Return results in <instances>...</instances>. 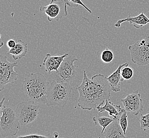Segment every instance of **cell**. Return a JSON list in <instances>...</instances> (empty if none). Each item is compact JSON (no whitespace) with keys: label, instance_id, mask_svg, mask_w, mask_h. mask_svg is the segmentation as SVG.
<instances>
[{"label":"cell","instance_id":"obj_9","mask_svg":"<svg viewBox=\"0 0 149 138\" xmlns=\"http://www.w3.org/2000/svg\"><path fill=\"white\" fill-rule=\"evenodd\" d=\"M67 6L64 1L51 0V2L47 6L40 8V11L47 15L49 22L57 21L68 15Z\"/></svg>","mask_w":149,"mask_h":138},{"label":"cell","instance_id":"obj_19","mask_svg":"<svg viewBox=\"0 0 149 138\" xmlns=\"http://www.w3.org/2000/svg\"><path fill=\"white\" fill-rule=\"evenodd\" d=\"M134 75V71L128 66H124L121 70V81L128 80Z\"/></svg>","mask_w":149,"mask_h":138},{"label":"cell","instance_id":"obj_13","mask_svg":"<svg viewBox=\"0 0 149 138\" xmlns=\"http://www.w3.org/2000/svg\"><path fill=\"white\" fill-rule=\"evenodd\" d=\"M96 109L100 113L107 112L110 116L113 117V119H119L120 115L125 110L123 109L120 105H115L110 102V100H106L104 105L102 106H97Z\"/></svg>","mask_w":149,"mask_h":138},{"label":"cell","instance_id":"obj_29","mask_svg":"<svg viewBox=\"0 0 149 138\" xmlns=\"http://www.w3.org/2000/svg\"><path fill=\"white\" fill-rule=\"evenodd\" d=\"M128 1H131V0H128Z\"/></svg>","mask_w":149,"mask_h":138},{"label":"cell","instance_id":"obj_11","mask_svg":"<svg viewBox=\"0 0 149 138\" xmlns=\"http://www.w3.org/2000/svg\"><path fill=\"white\" fill-rule=\"evenodd\" d=\"M68 55V53H65L60 56H52L49 53H47L43 62L46 72L51 74L52 71H56L64 59Z\"/></svg>","mask_w":149,"mask_h":138},{"label":"cell","instance_id":"obj_23","mask_svg":"<svg viewBox=\"0 0 149 138\" xmlns=\"http://www.w3.org/2000/svg\"><path fill=\"white\" fill-rule=\"evenodd\" d=\"M16 138H54L53 136L51 135V134L48 133L45 135H38L36 134H33L30 135H24V136H19Z\"/></svg>","mask_w":149,"mask_h":138},{"label":"cell","instance_id":"obj_15","mask_svg":"<svg viewBox=\"0 0 149 138\" xmlns=\"http://www.w3.org/2000/svg\"><path fill=\"white\" fill-rule=\"evenodd\" d=\"M128 62L119 65L118 68L107 78L108 81L110 84L112 91L114 92H119L120 91V82H121V70L124 66H128Z\"/></svg>","mask_w":149,"mask_h":138},{"label":"cell","instance_id":"obj_18","mask_svg":"<svg viewBox=\"0 0 149 138\" xmlns=\"http://www.w3.org/2000/svg\"><path fill=\"white\" fill-rule=\"evenodd\" d=\"M114 58L113 52L110 50L109 48H106V49L102 52L100 55V59L102 62L104 63H109L112 62Z\"/></svg>","mask_w":149,"mask_h":138},{"label":"cell","instance_id":"obj_27","mask_svg":"<svg viewBox=\"0 0 149 138\" xmlns=\"http://www.w3.org/2000/svg\"><path fill=\"white\" fill-rule=\"evenodd\" d=\"M1 34L0 33V48H2L4 45V43L2 42V39H1Z\"/></svg>","mask_w":149,"mask_h":138},{"label":"cell","instance_id":"obj_20","mask_svg":"<svg viewBox=\"0 0 149 138\" xmlns=\"http://www.w3.org/2000/svg\"><path fill=\"white\" fill-rule=\"evenodd\" d=\"M127 118H128V116L127 114V112L125 111L122 114L120 115V116H119V119H118L119 125L121 127L122 129L123 130L125 135H126V130H127V126H128Z\"/></svg>","mask_w":149,"mask_h":138},{"label":"cell","instance_id":"obj_28","mask_svg":"<svg viewBox=\"0 0 149 138\" xmlns=\"http://www.w3.org/2000/svg\"><path fill=\"white\" fill-rule=\"evenodd\" d=\"M98 138H101V135H99V136Z\"/></svg>","mask_w":149,"mask_h":138},{"label":"cell","instance_id":"obj_24","mask_svg":"<svg viewBox=\"0 0 149 138\" xmlns=\"http://www.w3.org/2000/svg\"><path fill=\"white\" fill-rule=\"evenodd\" d=\"M16 45V42L13 39H10L6 43V45L9 49H11L15 47Z\"/></svg>","mask_w":149,"mask_h":138},{"label":"cell","instance_id":"obj_5","mask_svg":"<svg viewBox=\"0 0 149 138\" xmlns=\"http://www.w3.org/2000/svg\"><path fill=\"white\" fill-rule=\"evenodd\" d=\"M78 61L74 56L69 55L66 57L58 70L52 75L53 80L68 83L73 81L77 73L74 63Z\"/></svg>","mask_w":149,"mask_h":138},{"label":"cell","instance_id":"obj_8","mask_svg":"<svg viewBox=\"0 0 149 138\" xmlns=\"http://www.w3.org/2000/svg\"><path fill=\"white\" fill-rule=\"evenodd\" d=\"M132 62L139 66L149 64V39H140L129 46Z\"/></svg>","mask_w":149,"mask_h":138},{"label":"cell","instance_id":"obj_17","mask_svg":"<svg viewBox=\"0 0 149 138\" xmlns=\"http://www.w3.org/2000/svg\"><path fill=\"white\" fill-rule=\"evenodd\" d=\"M93 120L95 125L102 127V134L104 132V130L113 122L114 119L107 116H102L100 114H98L96 116L93 117Z\"/></svg>","mask_w":149,"mask_h":138},{"label":"cell","instance_id":"obj_3","mask_svg":"<svg viewBox=\"0 0 149 138\" xmlns=\"http://www.w3.org/2000/svg\"><path fill=\"white\" fill-rule=\"evenodd\" d=\"M72 90L70 83L53 80L48 88L46 95L47 106H58L64 107L71 97Z\"/></svg>","mask_w":149,"mask_h":138},{"label":"cell","instance_id":"obj_30","mask_svg":"<svg viewBox=\"0 0 149 138\" xmlns=\"http://www.w3.org/2000/svg\"></svg>","mask_w":149,"mask_h":138},{"label":"cell","instance_id":"obj_26","mask_svg":"<svg viewBox=\"0 0 149 138\" xmlns=\"http://www.w3.org/2000/svg\"><path fill=\"white\" fill-rule=\"evenodd\" d=\"M53 136L54 137V138H58V136H59V133L57 131H55L53 133Z\"/></svg>","mask_w":149,"mask_h":138},{"label":"cell","instance_id":"obj_7","mask_svg":"<svg viewBox=\"0 0 149 138\" xmlns=\"http://www.w3.org/2000/svg\"><path fill=\"white\" fill-rule=\"evenodd\" d=\"M17 66L18 63L10 62L7 56L0 54V91L6 84H14L18 79V73L14 70Z\"/></svg>","mask_w":149,"mask_h":138},{"label":"cell","instance_id":"obj_10","mask_svg":"<svg viewBox=\"0 0 149 138\" xmlns=\"http://www.w3.org/2000/svg\"><path fill=\"white\" fill-rule=\"evenodd\" d=\"M120 102L124 105L126 111L132 113L134 115H139L143 111L142 99L139 91L128 94L125 98L120 99Z\"/></svg>","mask_w":149,"mask_h":138},{"label":"cell","instance_id":"obj_16","mask_svg":"<svg viewBox=\"0 0 149 138\" xmlns=\"http://www.w3.org/2000/svg\"><path fill=\"white\" fill-rule=\"evenodd\" d=\"M28 51L27 44L23 42L21 39H19L16 42L15 47L9 49L8 54L12 55V58L15 60H18L24 57Z\"/></svg>","mask_w":149,"mask_h":138},{"label":"cell","instance_id":"obj_21","mask_svg":"<svg viewBox=\"0 0 149 138\" xmlns=\"http://www.w3.org/2000/svg\"><path fill=\"white\" fill-rule=\"evenodd\" d=\"M139 122L141 131L146 132L149 130V113L146 115H141Z\"/></svg>","mask_w":149,"mask_h":138},{"label":"cell","instance_id":"obj_22","mask_svg":"<svg viewBox=\"0 0 149 138\" xmlns=\"http://www.w3.org/2000/svg\"><path fill=\"white\" fill-rule=\"evenodd\" d=\"M64 2L67 4V6L71 7V8H76L79 6H83L84 9L86 10L89 12L90 13H92V11L89 9L87 6L84 4L81 0H64Z\"/></svg>","mask_w":149,"mask_h":138},{"label":"cell","instance_id":"obj_2","mask_svg":"<svg viewBox=\"0 0 149 138\" xmlns=\"http://www.w3.org/2000/svg\"><path fill=\"white\" fill-rule=\"evenodd\" d=\"M49 86L44 75L39 72L31 73L23 80L21 90L30 99L36 103L46 104L47 102L46 95Z\"/></svg>","mask_w":149,"mask_h":138},{"label":"cell","instance_id":"obj_6","mask_svg":"<svg viewBox=\"0 0 149 138\" xmlns=\"http://www.w3.org/2000/svg\"><path fill=\"white\" fill-rule=\"evenodd\" d=\"M37 104L33 101L18 104L15 111L21 125L26 126L37 119L40 108V106Z\"/></svg>","mask_w":149,"mask_h":138},{"label":"cell","instance_id":"obj_25","mask_svg":"<svg viewBox=\"0 0 149 138\" xmlns=\"http://www.w3.org/2000/svg\"><path fill=\"white\" fill-rule=\"evenodd\" d=\"M6 100V98L4 97L3 99H2V100L0 102V117L2 115V112H3V109L5 108V106L4 105V102Z\"/></svg>","mask_w":149,"mask_h":138},{"label":"cell","instance_id":"obj_4","mask_svg":"<svg viewBox=\"0 0 149 138\" xmlns=\"http://www.w3.org/2000/svg\"><path fill=\"white\" fill-rule=\"evenodd\" d=\"M20 123L15 110L5 107L0 117V134L3 138L15 136L20 129Z\"/></svg>","mask_w":149,"mask_h":138},{"label":"cell","instance_id":"obj_12","mask_svg":"<svg viewBox=\"0 0 149 138\" xmlns=\"http://www.w3.org/2000/svg\"><path fill=\"white\" fill-rule=\"evenodd\" d=\"M125 22H130L136 29H140L141 27L149 24V19L146 15H144L143 12H142L139 15L136 17H131V15H128L125 19H120L115 24L114 26L116 28H119L123 23Z\"/></svg>","mask_w":149,"mask_h":138},{"label":"cell","instance_id":"obj_14","mask_svg":"<svg viewBox=\"0 0 149 138\" xmlns=\"http://www.w3.org/2000/svg\"><path fill=\"white\" fill-rule=\"evenodd\" d=\"M103 133L105 138H127L126 137L117 119H114L113 122L104 130Z\"/></svg>","mask_w":149,"mask_h":138},{"label":"cell","instance_id":"obj_1","mask_svg":"<svg viewBox=\"0 0 149 138\" xmlns=\"http://www.w3.org/2000/svg\"><path fill=\"white\" fill-rule=\"evenodd\" d=\"M79 92L78 106L87 111L95 110L97 106L104 105L106 100H110L111 88L107 78L97 74L90 79L84 71L81 84L77 86Z\"/></svg>","mask_w":149,"mask_h":138}]
</instances>
